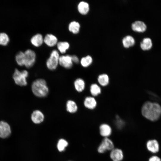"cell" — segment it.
<instances>
[{"label":"cell","instance_id":"obj_1","mask_svg":"<svg viewBox=\"0 0 161 161\" xmlns=\"http://www.w3.org/2000/svg\"><path fill=\"white\" fill-rule=\"evenodd\" d=\"M141 112L146 118L155 121L159 119L161 115V106L158 103L147 101L143 105Z\"/></svg>","mask_w":161,"mask_h":161},{"label":"cell","instance_id":"obj_2","mask_svg":"<svg viewBox=\"0 0 161 161\" xmlns=\"http://www.w3.org/2000/svg\"><path fill=\"white\" fill-rule=\"evenodd\" d=\"M32 91L34 94L38 97H44L47 95L49 90L46 81L42 79L34 81L31 86Z\"/></svg>","mask_w":161,"mask_h":161},{"label":"cell","instance_id":"obj_3","mask_svg":"<svg viewBox=\"0 0 161 161\" xmlns=\"http://www.w3.org/2000/svg\"><path fill=\"white\" fill-rule=\"evenodd\" d=\"M28 73L26 70L21 71L16 69L13 74V78L15 83L20 86H25L27 84V78Z\"/></svg>","mask_w":161,"mask_h":161},{"label":"cell","instance_id":"obj_4","mask_svg":"<svg viewBox=\"0 0 161 161\" xmlns=\"http://www.w3.org/2000/svg\"><path fill=\"white\" fill-rule=\"evenodd\" d=\"M114 145L112 140L109 137L103 138L97 148V151L102 154L108 151H111L114 148Z\"/></svg>","mask_w":161,"mask_h":161},{"label":"cell","instance_id":"obj_5","mask_svg":"<svg viewBox=\"0 0 161 161\" xmlns=\"http://www.w3.org/2000/svg\"><path fill=\"white\" fill-rule=\"evenodd\" d=\"M60 56L57 50H53L52 52L46 62V65L49 69L54 70L56 68L59 64Z\"/></svg>","mask_w":161,"mask_h":161},{"label":"cell","instance_id":"obj_6","mask_svg":"<svg viewBox=\"0 0 161 161\" xmlns=\"http://www.w3.org/2000/svg\"><path fill=\"white\" fill-rule=\"evenodd\" d=\"M24 53V66L27 68H30L33 65L35 62L36 54L33 51L30 49L27 50Z\"/></svg>","mask_w":161,"mask_h":161},{"label":"cell","instance_id":"obj_7","mask_svg":"<svg viewBox=\"0 0 161 161\" xmlns=\"http://www.w3.org/2000/svg\"><path fill=\"white\" fill-rule=\"evenodd\" d=\"M11 131L9 125L7 122H0V138L5 139L8 138L11 135Z\"/></svg>","mask_w":161,"mask_h":161},{"label":"cell","instance_id":"obj_8","mask_svg":"<svg viewBox=\"0 0 161 161\" xmlns=\"http://www.w3.org/2000/svg\"><path fill=\"white\" fill-rule=\"evenodd\" d=\"M110 151V158L112 161H122L123 160L124 154L121 149L114 148Z\"/></svg>","mask_w":161,"mask_h":161},{"label":"cell","instance_id":"obj_9","mask_svg":"<svg viewBox=\"0 0 161 161\" xmlns=\"http://www.w3.org/2000/svg\"><path fill=\"white\" fill-rule=\"evenodd\" d=\"M99 132L100 136L104 138L109 137L112 133V131L111 127L109 124L103 123L100 126Z\"/></svg>","mask_w":161,"mask_h":161},{"label":"cell","instance_id":"obj_10","mask_svg":"<svg viewBox=\"0 0 161 161\" xmlns=\"http://www.w3.org/2000/svg\"><path fill=\"white\" fill-rule=\"evenodd\" d=\"M59 64L61 66L65 68H71L73 65L71 55H68L60 56Z\"/></svg>","mask_w":161,"mask_h":161},{"label":"cell","instance_id":"obj_11","mask_svg":"<svg viewBox=\"0 0 161 161\" xmlns=\"http://www.w3.org/2000/svg\"><path fill=\"white\" fill-rule=\"evenodd\" d=\"M131 28L134 31L143 32L146 30L147 26L143 22L140 21H137L132 24Z\"/></svg>","mask_w":161,"mask_h":161},{"label":"cell","instance_id":"obj_12","mask_svg":"<svg viewBox=\"0 0 161 161\" xmlns=\"http://www.w3.org/2000/svg\"><path fill=\"white\" fill-rule=\"evenodd\" d=\"M31 119L34 123L38 124L43 121L44 115L41 111L37 110L32 112L31 115Z\"/></svg>","mask_w":161,"mask_h":161},{"label":"cell","instance_id":"obj_13","mask_svg":"<svg viewBox=\"0 0 161 161\" xmlns=\"http://www.w3.org/2000/svg\"><path fill=\"white\" fill-rule=\"evenodd\" d=\"M83 104L84 106L87 108L90 109H93L96 107L97 102L94 97L88 96L85 98Z\"/></svg>","mask_w":161,"mask_h":161},{"label":"cell","instance_id":"obj_14","mask_svg":"<svg viewBox=\"0 0 161 161\" xmlns=\"http://www.w3.org/2000/svg\"><path fill=\"white\" fill-rule=\"evenodd\" d=\"M44 41L47 46L49 47H53L57 44L58 39L54 35L52 34H48L45 36L44 39Z\"/></svg>","mask_w":161,"mask_h":161},{"label":"cell","instance_id":"obj_15","mask_svg":"<svg viewBox=\"0 0 161 161\" xmlns=\"http://www.w3.org/2000/svg\"><path fill=\"white\" fill-rule=\"evenodd\" d=\"M147 147L148 150L153 153H156L159 151V145L156 140H151L148 141Z\"/></svg>","mask_w":161,"mask_h":161},{"label":"cell","instance_id":"obj_16","mask_svg":"<svg viewBox=\"0 0 161 161\" xmlns=\"http://www.w3.org/2000/svg\"><path fill=\"white\" fill-rule=\"evenodd\" d=\"M30 41L34 46L38 47L42 45L44 41L42 35L38 33L33 36L31 38Z\"/></svg>","mask_w":161,"mask_h":161},{"label":"cell","instance_id":"obj_17","mask_svg":"<svg viewBox=\"0 0 161 161\" xmlns=\"http://www.w3.org/2000/svg\"><path fill=\"white\" fill-rule=\"evenodd\" d=\"M152 46V42L151 39L149 38H144L140 43V47L143 50H147L150 49Z\"/></svg>","mask_w":161,"mask_h":161},{"label":"cell","instance_id":"obj_18","mask_svg":"<svg viewBox=\"0 0 161 161\" xmlns=\"http://www.w3.org/2000/svg\"><path fill=\"white\" fill-rule=\"evenodd\" d=\"M74 86L76 90L78 92H82L85 88L84 81L81 78L77 79L74 82Z\"/></svg>","mask_w":161,"mask_h":161},{"label":"cell","instance_id":"obj_19","mask_svg":"<svg viewBox=\"0 0 161 161\" xmlns=\"http://www.w3.org/2000/svg\"><path fill=\"white\" fill-rule=\"evenodd\" d=\"M66 110L69 112L73 113L76 112L78 110V106L74 101L69 100L67 101L66 105Z\"/></svg>","mask_w":161,"mask_h":161},{"label":"cell","instance_id":"obj_20","mask_svg":"<svg viewBox=\"0 0 161 161\" xmlns=\"http://www.w3.org/2000/svg\"><path fill=\"white\" fill-rule=\"evenodd\" d=\"M78 11L80 13L83 15H85L89 11V5L86 2L81 1L78 4Z\"/></svg>","mask_w":161,"mask_h":161},{"label":"cell","instance_id":"obj_21","mask_svg":"<svg viewBox=\"0 0 161 161\" xmlns=\"http://www.w3.org/2000/svg\"><path fill=\"white\" fill-rule=\"evenodd\" d=\"M122 42L124 47L127 48L134 45L135 44V41L132 36L127 35L123 38Z\"/></svg>","mask_w":161,"mask_h":161},{"label":"cell","instance_id":"obj_22","mask_svg":"<svg viewBox=\"0 0 161 161\" xmlns=\"http://www.w3.org/2000/svg\"><path fill=\"white\" fill-rule=\"evenodd\" d=\"M97 81L101 86H106L109 83V78L108 75L106 74H101L98 76Z\"/></svg>","mask_w":161,"mask_h":161},{"label":"cell","instance_id":"obj_23","mask_svg":"<svg viewBox=\"0 0 161 161\" xmlns=\"http://www.w3.org/2000/svg\"><path fill=\"white\" fill-rule=\"evenodd\" d=\"M90 91L91 95L94 96L98 95L101 92V89L100 86L96 83L91 85Z\"/></svg>","mask_w":161,"mask_h":161},{"label":"cell","instance_id":"obj_24","mask_svg":"<svg viewBox=\"0 0 161 161\" xmlns=\"http://www.w3.org/2000/svg\"><path fill=\"white\" fill-rule=\"evenodd\" d=\"M80 28L79 24L75 21L71 22L69 25V30L74 34L78 33L79 32Z\"/></svg>","mask_w":161,"mask_h":161},{"label":"cell","instance_id":"obj_25","mask_svg":"<svg viewBox=\"0 0 161 161\" xmlns=\"http://www.w3.org/2000/svg\"><path fill=\"white\" fill-rule=\"evenodd\" d=\"M69 47V44L66 41H60L58 42L57 44V47L58 50L62 53L65 52Z\"/></svg>","mask_w":161,"mask_h":161},{"label":"cell","instance_id":"obj_26","mask_svg":"<svg viewBox=\"0 0 161 161\" xmlns=\"http://www.w3.org/2000/svg\"><path fill=\"white\" fill-rule=\"evenodd\" d=\"M24 52L20 51L16 54V60L19 65L24 66Z\"/></svg>","mask_w":161,"mask_h":161},{"label":"cell","instance_id":"obj_27","mask_svg":"<svg viewBox=\"0 0 161 161\" xmlns=\"http://www.w3.org/2000/svg\"><path fill=\"white\" fill-rule=\"evenodd\" d=\"M92 62V58L89 55L82 58L80 60V63L81 65L85 67L89 66L91 64Z\"/></svg>","mask_w":161,"mask_h":161},{"label":"cell","instance_id":"obj_28","mask_svg":"<svg viewBox=\"0 0 161 161\" xmlns=\"http://www.w3.org/2000/svg\"><path fill=\"white\" fill-rule=\"evenodd\" d=\"M10 41L8 35L5 33H0V45L6 46L8 43Z\"/></svg>","mask_w":161,"mask_h":161},{"label":"cell","instance_id":"obj_29","mask_svg":"<svg viewBox=\"0 0 161 161\" xmlns=\"http://www.w3.org/2000/svg\"><path fill=\"white\" fill-rule=\"evenodd\" d=\"M68 145V142L65 140L61 139L59 140L57 144V148L60 151H62L64 150L65 148Z\"/></svg>","mask_w":161,"mask_h":161},{"label":"cell","instance_id":"obj_30","mask_svg":"<svg viewBox=\"0 0 161 161\" xmlns=\"http://www.w3.org/2000/svg\"><path fill=\"white\" fill-rule=\"evenodd\" d=\"M117 120L116 121V124L118 128L120 129L123 127L124 123L123 121L120 119L119 117L117 116Z\"/></svg>","mask_w":161,"mask_h":161},{"label":"cell","instance_id":"obj_31","mask_svg":"<svg viewBox=\"0 0 161 161\" xmlns=\"http://www.w3.org/2000/svg\"><path fill=\"white\" fill-rule=\"evenodd\" d=\"M72 60L73 62L76 64H78L79 62V59L78 57L75 55H71Z\"/></svg>","mask_w":161,"mask_h":161},{"label":"cell","instance_id":"obj_32","mask_svg":"<svg viewBox=\"0 0 161 161\" xmlns=\"http://www.w3.org/2000/svg\"><path fill=\"white\" fill-rule=\"evenodd\" d=\"M149 161H161V159L157 156H153L150 158Z\"/></svg>","mask_w":161,"mask_h":161}]
</instances>
